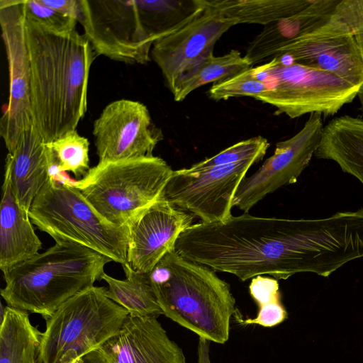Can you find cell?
<instances>
[{"label": "cell", "mask_w": 363, "mask_h": 363, "mask_svg": "<svg viewBox=\"0 0 363 363\" xmlns=\"http://www.w3.org/2000/svg\"><path fill=\"white\" fill-rule=\"evenodd\" d=\"M355 36V39L357 40V45H358V48H359V52H360V55H361V57H362V62H363V33H359V34H357ZM357 96L358 97V99L359 101V103H360V111H362V115H363V84L362 86L360 87L358 93H357Z\"/></svg>", "instance_id": "836d02e7"}, {"label": "cell", "mask_w": 363, "mask_h": 363, "mask_svg": "<svg viewBox=\"0 0 363 363\" xmlns=\"http://www.w3.org/2000/svg\"><path fill=\"white\" fill-rule=\"evenodd\" d=\"M194 218L160 197L129 226L128 264L135 271L150 273L164 255L175 250L179 237Z\"/></svg>", "instance_id": "5bb4252c"}, {"label": "cell", "mask_w": 363, "mask_h": 363, "mask_svg": "<svg viewBox=\"0 0 363 363\" xmlns=\"http://www.w3.org/2000/svg\"><path fill=\"white\" fill-rule=\"evenodd\" d=\"M337 2V0H313L311 4L301 12L265 26L249 43L245 56L252 66L269 61L277 50L330 13Z\"/></svg>", "instance_id": "ffe728a7"}, {"label": "cell", "mask_w": 363, "mask_h": 363, "mask_svg": "<svg viewBox=\"0 0 363 363\" xmlns=\"http://www.w3.org/2000/svg\"><path fill=\"white\" fill-rule=\"evenodd\" d=\"M264 82L254 74L252 67L211 86L208 96L214 101L250 96L255 99L267 91Z\"/></svg>", "instance_id": "4316f807"}, {"label": "cell", "mask_w": 363, "mask_h": 363, "mask_svg": "<svg viewBox=\"0 0 363 363\" xmlns=\"http://www.w3.org/2000/svg\"><path fill=\"white\" fill-rule=\"evenodd\" d=\"M0 25L9 75V100L0 119V135L10 153L33 125L30 65L21 0L0 1Z\"/></svg>", "instance_id": "30bf717a"}, {"label": "cell", "mask_w": 363, "mask_h": 363, "mask_svg": "<svg viewBox=\"0 0 363 363\" xmlns=\"http://www.w3.org/2000/svg\"><path fill=\"white\" fill-rule=\"evenodd\" d=\"M173 171L154 155L104 161L69 184L106 219L129 227L161 197Z\"/></svg>", "instance_id": "8992f818"}, {"label": "cell", "mask_w": 363, "mask_h": 363, "mask_svg": "<svg viewBox=\"0 0 363 363\" xmlns=\"http://www.w3.org/2000/svg\"><path fill=\"white\" fill-rule=\"evenodd\" d=\"M250 60L237 50L222 56L211 53L184 72L176 81L171 92L180 102L199 87L219 82L252 67Z\"/></svg>", "instance_id": "603a6c76"}, {"label": "cell", "mask_w": 363, "mask_h": 363, "mask_svg": "<svg viewBox=\"0 0 363 363\" xmlns=\"http://www.w3.org/2000/svg\"><path fill=\"white\" fill-rule=\"evenodd\" d=\"M267 91L256 99L277 108L275 114L296 118L306 113L334 116L357 97L360 86L331 73L275 57L252 67Z\"/></svg>", "instance_id": "ba28073f"}, {"label": "cell", "mask_w": 363, "mask_h": 363, "mask_svg": "<svg viewBox=\"0 0 363 363\" xmlns=\"http://www.w3.org/2000/svg\"><path fill=\"white\" fill-rule=\"evenodd\" d=\"M269 145L268 140L262 136L253 137L238 142L216 155L193 164L189 169L194 171L201 170L250 159L260 161L265 155Z\"/></svg>", "instance_id": "484cf974"}, {"label": "cell", "mask_w": 363, "mask_h": 363, "mask_svg": "<svg viewBox=\"0 0 363 363\" xmlns=\"http://www.w3.org/2000/svg\"><path fill=\"white\" fill-rule=\"evenodd\" d=\"M40 1L64 15L76 19L81 18L80 0H40Z\"/></svg>", "instance_id": "4dcf8cb0"}, {"label": "cell", "mask_w": 363, "mask_h": 363, "mask_svg": "<svg viewBox=\"0 0 363 363\" xmlns=\"http://www.w3.org/2000/svg\"><path fill=\"white\" fill-rule=\"evenodd\" d=\"M275 57L321 69L357 86L363 84V62L351 34L334 35L311 26L277 50L272 59Z\"/></svg>", "instance_id": "9a60e30c"}, {"label": "cell", "mask_w": 363, "mask_h": 363, "mask_svg": "<svg viewBox=\"0 0 363 363\" xmlns=\"http://www.w3.org/2000/svg\"><path fill=\"white\" fill-rule=\"evenodd\" d=\"M112 262L84 246L55 242L43 253L4 272L1 296L8 306L50 317L67 299L101 279Z\"/></svg>", "instance_id": "277c9868"}, {"label": "cell", "mask_w": 363, "mask_h": 363, "mask_svg": "<svg viewBox=\"0 0 363 363\" xmlns=\"http://www.w3.org/2000/svg\"><path fill=\"white\" fill-rule=\"evenodd\" d=\"M0 210V269L5 272L39 254L42 242L29 214L18 205L13 193L10 172L5 166Z\"/></svg>", "instance_id": "ac0fdd59"}, {"label": "cell", "mask_w": 363, "mask_h": 363, "mask_svg": "<svg viewBox=\"0 0 363 363\" xmlns=\"http://www.w3.org/2000/svg\"><path fill=\"white\" fill-rule=\"evenodd\" d=\"M25 19L38 23L57 33H69L76 30L77 21L47 6L40 0H21Z\"/></svg>", "instance_id": "f1b7e54d"}, {"label": "cell", "mask_w": 363, "mask_h": 363, "mask_svg": "<svg viewBox=\"0 0 363 363\" xmlns=\"http://www.w3.org/2000/svg\"><path fill=\"white\" fill-rule=\"evenodd\" d=\"M98 350L108 363H186L182 349L156 316L128 315L119 331Z\"/></svg>", "instance_id": "2e32d148"}, {"label": "cell", "mask_w": 363, "mask_h": 363, "mask_svg": "<svg viewBox=\"0 0 363 363\" xmlns=\"http://www.w3.org/2000/svg\"><path fill=\"white\" fill-rule=\"evenodd\" d=\"M327 23L335 35L363 33V0H338Z\"/></svg>", "instance_id": "83f0119b"}, {"label": "cell", "mask_w": 363, "mask_h": 363, "mask_svg": "<svg viewBox=\"0 0 363 363\" xmlns=\"http://www.w3.org/2000/svg\"><path fill=\"white\" fill-rule=\"evenodd\" d=\"M163 315L209 341L223 344L236 312L230 285L214 270L174 250L149 273Z\"/></svg>", "instance_id": "3957f363"}, {"label": "cell", "mask_w": 363, "mask_h": 363, "mask_svg": "<svg viewBox=\"0 0 363 363\" xmlns=\"http://www.w3.org/2000/svg\"><path fill=\"white\" fill-rule=\"evenodd\" d=\"M92 133L99 162L152 156L163 139L147 106L125 99L104 107L94 122Z\"/></svg>", "instance_id": "7c38bea8"}, {"label": "cell", "mask_w": 363, "mask_h": 363, "mask_svg": "<svg viewBox=\"0 0 363 363\" xmlns=\"http://www.w3.org/2000/svg\"><path fill=\"white\" fill-rule=\"evenodd\" d=\"M210 342L203 337H199L198 344V363H211L209 356Z\"/></svg>", "instance_id": "1f68e13d"}, {"label": "cell", "mask_w": 363, "mask_h": 363, "mask_svg": "<svg viewBox=\"0 0 363 363\" xmlns=\"http://www.w3.org/2000/svg\"><path fill=\"white\" fill-rule=\"evenodd\" d=\"M201 8L185 23L157 40L150 57L157 65L171 91L177 79L192 65L213 53L216 43L238 24L201 0Z\"/></svg>", "instance_id": "4fadbf2b"}, {"label": "cell", "mask_w": 363, "mask_h": 363, "mask_svg": "<svg viewBox=\"0 0 363 363\" xmlns=\"http://www.w3.org/2000/svg\"><path fill=\"white\" fill-rule=\"evenodd\" d=\"M323 116L313 113L291 138L277 143L273 155L251 176L245 177L234 196L233 205L248 211L267 194L296 182L320 145Z\"/></svg>", "instance_id": "8fae6325"}, {"label": "cell", "mask_w": 363, "mask_h": 363, "mask_svg": "<svg viewBox=\"0 0 363 363\" xmlns=\"http://www.w3.org/2000/svg\"><path fill=\"white\" fill-rule=\"evenodd\" d=\"M250 159L201 170H174L161 198L199 217L201 222H223L231 216L234 196L249 169Z\"/></svg>", "instance_id": "9c48e42d"}, {"label": "cell", "mask_w": 363, "mask_h": 363, "mask_svg": "<svg viewBox=\"0 0 363 363\" xmlns=\"http://www.w3.org/2000/svg\"><path fill=\"white\" fill-rule=\"evenodd\" d=\"M25 37L33 125L46 143H52L76 130L84 116L89 72L97 56L77 30L57 33L25 19Z\"/></svg>", "instance_id": "6da1fadb"}, {"label": "cell", "mask_w": 363, "mask_h": 363, "mask_svg": "<svg viewBox=\"0 0 363 363\" xmlns=\"http://www.w3.org/2000/svg\"><path fill=\"white\" fill-rule=\"evenodd\" d=\"M106 288L92 286L65 301L45 320L43 363H74L98 350L119 331L129 315L110 299Z\"/></svg>", "instance_id": "52a82bcc"}, {"label": "cell", "mask_w": 363, "mask_h": 363, "mask_svg": "<svg viewBox=\"0 0 363 363\" xmlns=\"http://www.w3.org/2000/svg\"><path fill=\"white\" fill-rule=\"evenodd\" d=\"M287 316L286 311L281 300L259 307L257 315L253 319L240 320L246 324H258L264 327H272L283 322Z\"/></svg>", "instance_id": "f546056e"}, {"label": "cell", "mask_w": 363, "mask_h": 363, "mask_svg": "<svg viewBox=\"0 0 363 363\" xmlns=\"http://www.w3.org/2000/svg\"><path fill=\"white\" fill-rule=\"evenodd\" d=\"M79 23L96 56L127 64L150 61L154 43L185 23L199 0H80Z\"/></svg>", "instance_id": "7a4b0ae2"}, {"label": "cell", "mask_w": 363, "mask_h": 363, "mask_svg": "<svg viewBox=\"0 0 363 363\" xmlns=\"http://www.w3.org/2000/svg\"><path fill=\"white\" fill-rule=\"evenodd\" d=\"M54 157L33 125L21 136L12 152H8L5 166L10 172L13 193L20 207L29 214L31 203L50 176Z\"/></svg>", "instance_id": "e0dca14e"}, {"label": "cell", "mask_w": 363, "mask_h": 363, "mask_svg": "<svg viewBox=\"0 0 363 363\" xmlns=\"http://www.w3.org/2000/svg\"><path fill=\"white\" fill-rule=\"evenodd\" d=\"M314 156L334 161L363 185V118L344 115L330 121Z\"/></svg>", "instance_id": "d6986e66"}, {"label": "cell", "mask_w": 363, "mask_h": 363, "mask_svg": "<svg viewBox=\"0 0 363 363\" xmlns=\"http://www.w3.org/2000/svg\"><path fill=\"white\" fill-rule=\"evenodd\" d=\"M29 217L55 242H74L121 265L127 262L129 227L106 219L77 188L53 175L34 198Z\"/></svg>", "instance_id": "5b68a950"}, {"label": "cell", "mask_w": 363, "mask_h": 363, "mask_svg": "<svg viewBox=\"0 0 363 363\" xmlns=\"http://www.w3.org/2000/svg\"><path fill=\"white\" fill-rule=\"evenodd\" d=\"M74 363H108V362L99 350H95Z\"/></svg>", "instance_id": "d6a6232c"}, {"label": "cell", "mask_w": 363, "mask_h": 363, "mask_svg": "<svg viewBox=\"0 0 363 363\" xmlns=\"http://www.w3.org/2000/svg\"><path fill=\"white\" fill-rule=\"evenodd\" d=\"M41 337L27 311L1 306L0 363H43Z\"/></svg>", "instance_id": "44dd1931"}, {"label": "cell", "mask_w": 363, "mask_h": 363, "mask_svg": "<svg viewBox=\"0 0 363 363\" xmlns=\"http://www.w3.org/2000/svg\"><path fill=\"white\" fill-rule=\"evenodd\" d=\"M207 5L240 23L267 26L294 16L313 0H205Z\"/></svg>", "instance_id": "cb8c5ba5"}, {"label": "cell", "mask_w": 363, "mask_h": 363, "mask_svg": "<svg viewBox=\"0 0 363 363\" xmlns=\"http://www.w3.org/2000/svg\"><path fill=\"white\" fill-rule=\"evenodd\" d=\"M54 157L53 168L58 172H71L80 179L90 169L88 139L76 130L48 143Z\"/></svg>", "instance_id": "d4e9b609"}, {"label": "cell", "mask_w": 363, "mask_h": 363, "mask_svg": "<svg viewBox=\"0 0 363 363\" xmlns=\"http://www.w3.org/2000/svg\"><path fill=\"white\" fill-rule=\"evenodd\" d=\"M125 279H118L105 272L101 279L108 288L107 296L124 308L132 316H157L163 314L153 291L149 273L135 271L128 262L122 265Z\"/></svg>", "instance_id": "7402d4cb"}]
</instances>
